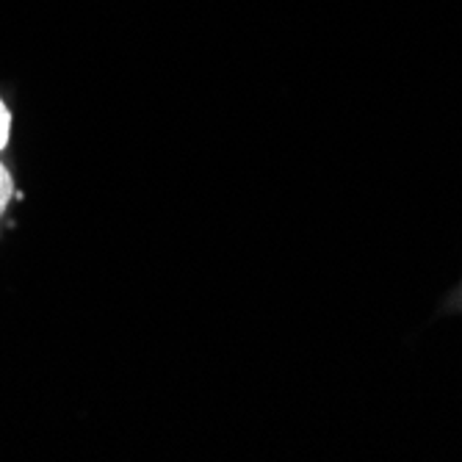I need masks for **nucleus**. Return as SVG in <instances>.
<instances>
[{"instance_id": "obj_1", "label": "nucleus", "mask_w": 462, "mask_h": 462, "mask_svg": "<svg viewBox=\"0 0 462 462\" xmlns=\"http://www.w3.org/2000/svg\"><path fill=\"white\" fill-rule=\"evenodd\" d=\"M14 197V180H12V172L6 170L4 163H0V214L6 211L9 199Z\"/></svg>"}, {"instance_id": "obj_2", "label": "nucleus", "mask_w": 462, "mask_h": 462, "mask_svg": "<svg viewBox=\"0 0 462 462\" xmlns=\"http://www.w3.org/2000/svg\"><path fill=\"white\" fill-rule=\"evenodd\" d=\"M9 136H12V114H9L6 103L0 100V152L9 147Z\"/></svg>"}]
</instances>
